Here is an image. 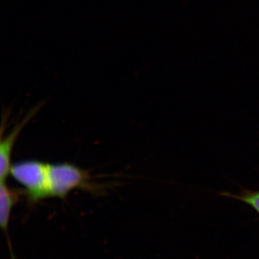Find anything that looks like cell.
<instances>
[{
    "label": "cell",
    "instance_id": "cell-1",
    "mask_svg": "<svg viewBox=\"0 0 259 259\" xmlns=\"http://www.w3.org/2000/svg\"><path fill=\"white\" fill-rule=\"evenodd\" d=\"M49 163L30 160L12 165L10 175L23 186L28 202L35 204L50 196Z\"/></svg>",
    "mask_w": 259,
    "mask_h": 259
},
{
    "label": "cell",
    "instance_id": "cell-2",
    "mask_svg": "<svg viewBox=\"0 0 259 259\" xmlns=\"http://www.w3.org/2000/svg\"><path fill=\"white\" fill-rule=\"evenodd\" d=\"M49 181L51 197L64 199L76 189L91 192L97 191V186L92 183L90 174L71 163L49 164Z\"/></svg>",
    "mask_w": 259,
    "mask_h": 259
},
{
    "label": "cell",
    "instance_id": "cell-3",
    "mask_svg": "<svg viewBox=\"0 0 259 259\" xmlns=\"http://www.w3.org/2000/svg\"><path fill=\"white\" fill-rule=\"evenodd\" d=\"M36 109L32 110L28 115L25 116L21 122H18L13 130L5 136L2 137L0 142V181L7 182V179L10 175L11 169V157L13 147L18 139L19 135L23 131L25 126L31 120L37 112Z\"/></svg>",
    "mask_w": 259,
    "mask_h": 259
},
{
    "label": "cell",
    "instance_id": "cell-4",
    "mask_svg": "<svg viewBox=\"0 0 259 259\" xmlns=\"http://www.w3.org/2000/svg\"><path fill=\"white\" fill-rule=\"evenodd\" d=\"M20 195L19 191L10 188L7 184V182H0V225H1L2 229L6 235L11 259H16V258L13 252V245L10 242L8 227H9L12 210L18 202Z\"/></svg>",
    "mask_w": 259,
    "mask_h": 259
}]
</instances>
